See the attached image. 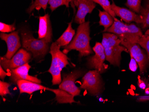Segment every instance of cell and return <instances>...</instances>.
Instances as JSON below:
<instances>
[{
	"instance_id": "obj_27",
	"label": "cell",
	"mask_w": 149,
	"mask_h": 112,
	"mask_svg": "<svg viewBox=\"0 0 149 112\" xmlns=\"http://www.w3.org/2000/svg\"><path fill=\"white\" fill-rule=\"evenodd\" d=\"M130 61L129 63V69L132 72H135L137 71L138 68V64L132 56H130Z\"/></svg>"
},
{
	"instance_id": "obj_23",
	"label": "cell",
	"mask_w": 149,
	"mask_h": 112,
	"mask_svg": "<svg viewBox=\"0 0 149 112\" xmlns=\"http://www.w3.org/2000/svg\"><path fill=\"white\" fill-rule=\"evenodd\" d=\"M125 6L131 10L136 13H139L141 7V0H126Z\"/></svg>"
},
{
	"instance_id": "obj_18",
	"label": "cell",
	"mask_w": 149,
	"mask_h": 112,
	"mask_svg": "<svg viewBox=\"0 0 149 112\" xmlns=\"http://www.w3.org/2000/svg\"><path fill=\"white\" fill-rule=\"evenodd\" d=\"M99 16L100 17V25L103 26L104 30L103 32L109 28L113 25L114 22V17H113L109 13L105 11H101L99 10Z\"/></svg>"
},
{
	"instance_id": "obj_25",
	"label": "cell",
	"mask_w": 149,
	"mask_h": 112,
	"mask_svg": "<svg viewBox=\"0 0 149 112\" xmlns=\"http://www.w3.org/2000/svg\"><path fill=\"white\" fill-rule=\"evenodd\" d=\"M10 84L4 81H0V95L2 97H5L8 94H10L9 88Z\"/></svg>"
},
{
	"instance_id": "obj_15",
	"label": "cell",
	"mask_w": 149,
	"mask_h": 112,
	"mask_svg": "<svg viewBox=\"0 0 149 112\" xmlns=\"http://www.w3.org/2000/svg\"><path fill=\"white\" fill-rule=\"evenodd\" d=\"M112 1L111 8L116 16L119 17L126 23H129L132 22H134L138 24H141L142 18L140 15H137L133 11L126 8L118 6L115 5L113 0Z\"/></svg>"
},
{
	"instance_id": "obj_11",
	"label": "cell",
	"mask_w": 149,
	"mask_h": 112,
	"mask_svg": "<svg viewBox=\"0 0 149 112\" xmlns=\"http://www.w3.org/2000/svg\"><path fill=\"white\" fill-rule=\"evenodd\" d=\"M84 73V72L82 70H75L68 74H64L63 81L59 84V89L66 91L74 97L79 96L81 90L76 86L75 81L81 77Z\"/></svg>"
},
{
	"instance_id": "obj_22",
	"label": "cell",
	"mask_w": 149,
	"mask_h": 112,
	"mask_svg": "<svg viewBox=\"0 0 149 112\" xmlns=\"http://www.w3.org/2000/svg\"><path fill=\"white\" fill-rule=\"evenodd\" d=\"M96 4H99L104 11L109 13L113 17H115L116 15L111 8V4L109 0H93Z\"/></svg>"
},
{
	"instance_id": "obj_2",
	"label": "cell",
	"mask_w": 149,
	"mask_h": 112,
	"mask_svg": "<svg viewBox=\"0 0 149 112\" xmlns=\"http://www.w3.org/2000/svg\"><path fill=\"white\" fill-rule=\"evenodd\" d=\"M121 41L118 36L110 33L103 34L102 45L104 48L106 60L112 65L119 67L121 53L129 51L124 46H121Z\"/></svg>"
},
{
	"instance_id": "obj_7",
	"label": "cell",
	"mask_w": 149,
	"mask_h": 112,
	"mask_svg": "<svg viewBox=\"0 0 149 112\" xmlns=\"http://www.w3.org/2000/svg\"><path fill=\"white\" fill-rule=\"evenodd\" d=\"M100 73L96 70L86 73L82 78L80 88L86 90L90 95L97 96L102 92L103 84Z\"/></svg>"
},
{
	"instance_id": "obj_20",
	"label": "cell",
	"mask_w": 149,
	"mask_h": 112,
	"mask_svg": "<svg viewBox=\"0 0 149 112\" xmlns=\"http://www.w3.org/2000/svg\"><path fill=\"white\" fill-rule=\"evenodd\" d=\"M49 1V0H35V1L27 10V12L28 14H31L35 9L38 10L40 8H42L44 11H46Z\"/></svg>"
},
{
	"instance_id": "obj_9",
	"label": "cell",
	"mask_w": 149,
	"mask_h": 112,
	"mask_svg": "<svg viewBox=\"0 0 149 112\" xmlns=\"http://www.w3.org/2000/svg\"><path fill=\"white\" fill-rule=\"evenodd\" d=\"M93 50L95 55L87 58V66L90 69L97 70L101 74L104 72L108 67L104 63L106 60L104 48L102 43L97 42Z\"/></svg>"
},
{
	"instance_id": "obj_26",
	"label": "cell",
	"mask_w": 149,
	"mask_h": 112,
	"mask_svg": "<svg viewBox=\"0 0 149 112\" xmlns=\"http://www.w3.org/2000/svg\"><path fill=\"white\" fill-rule=\"evenodd\" d=\"M15 23L12 25H8L3 22H0V31L2 33L12 32L15 30Z\"/></svg>"
},
{
	"instance_id": "obj_16",
	"label": "cell",
	"mask_w": 149,
	"mask_h": 112,
	"mask_svg": "<svg viewBox=\"0 0 149 112\" xmlns=\"http://www.w3.org/2000/svg\"><path fill=\"white\" fill-rule=\"evenodd\" d=\"M38 38L42 39L48 43L52 41V30L50 21V16L48 14L39 17Z\"/></svg>"
},
{
	"instance_id": "obj_1",
	"label": "cell",
	"mask_w": 149,
	"mask_h": 112,
	"mask_svg": "<svg viewBox=\"0 0 149 112\" xmlns=\"http://www.w3.org/2000/svg\"><path fill=\"white\" fill-rule=\"evenodd\" d=\"M90 32L89 21L79 24L72 40L68 45L63 47V53L67 55L72 50H76L79 52L80 58L93 54V51L90 45Z\"/></svg>"
},
{
	"instance_id": "obj_10",
	"label": "cell",
	"mask_w": 149,
	"mask_h": 112,
	"mask_svg": "<svg viewBox=\"0 0 149 112\" xmlns=\"http://www.w3.org/2000/svg\"><path fill=\"white\" fill-rule=\"evenodd\" d=\"M120 44L127 48L130 56L134 57L138 63L141 73H143L149 61V58L145 51L141 49L138 43L121 41Z\"/></svg>"
},
{
	"instance_id": "obj_19",
	"label": "cell",
	"mask_w": 149,
	"mask_h": 112,
	"mask_svg": "<svg viewBox=\"0 0 149 112\" xmlns=\"http://www.w3.org/2000/svg\"><path fill=\"white\" fill-rule=\"evenodd\" d=\"M139 15L142 18V27L143 28L149 27V0H145L144 5L141 7Z\"/></svg>"
},
{
	"instance_id": "obj_4",
	"label": "cell",
	"mask_w": 149,
	"mask_h": 112,
	"mask_svg": "<svg viewBox=\"0 0 149 112\" xmlns=\"http://www.w3.org/2000/svg\"><path fill=\"white\" fill-rule=\"evenodd\" d=\"M16 84L19 89L20 93H26L27 94H32L36 91L39 90H47L51 91L55 93L56 95V100L58 103L64 104L77 102L74 101V96L67 93L64 90L60 89H52L47 88L42 85H40V83H36L30 81L26 80H19L17 81Z\"/></svg>"
},
{
	"instance_id": "obj_24",
	"label": "cell",
	"mask_w": 149,
	"mask_h": 112,
	"mask_svg": "<svg viewBox=\"0 0 149 112\" xmlns=\"http://www.w3.org/2000/svg\"><path fill=\"white\" fill-rule=\"evenodd\" d=\"M138 43L141 47L145 49L149 58V36L146 34L143 35L139 39Z\"/></svg>"
},
{
	"instance_id": "obj_17",
	"label": "cell",
	"mask_w": 149,
	"mask_h": 112,
	"mask_svg": "<svg viewBox=\"0 0 149 112\" xmlns=\"http://www.w3.org/2000/svg\"><path fill=\"white\" fill-rule=\"evenodd\" d=\"M75 33V31L72 27V22H69L68 24V26L65 31L56 41V42L60 47L67 46L72 40Z\"/></svg>"
},
{
	"instance_id": "obj_12",
	"label": "cell",
	"mask_w": 149,
	"mask_h": 112,
	"mask_svg": "<svg viewBox=\"0 0 149 112\" xmlns=\"http://www.w3.org/2000/svg\"><path fill=\"white\" fill-rule=\"evenodd\" d=\"M73 2L78 9L74 22L79 24L85 22L87 14H91L97 6L93 0H74Z\"/></svg>"
},
{
	"instance_id": "obj_8",
	"label": "cell",
	"mask_w": 149,
	"mask_h": 112,
	"mask_svg": "<svg viewBox=\"0 0 149 112\" xmlns=\"http://www.w3.org/2000/svg\"><path fill=\"white\" fill-rule=\"evenodd\" d=\"M32 58V54L25 49H21L10 60L1 57L0 64L3 69L10 72L22 65L28 63Z\"/></svg>"
},
{
	"instance_id": "obj_29",
	"label": "cell",
	"mask_w": 149,
	"mask_h": 112,
	"mask_svg": "<svg viewBox=\"0 0 149 112\" xmlns=\"http://www.w3.org/2000/svg\"><path fill=\"white\" fill-rule=\"evenodd\" d=\"M139 87L141 89H145L146 88V84L143 81H139L138 83Z\"/></svg>"
},
{
	"instance_id": "obj_3",
	"label": "cell",
	"mask_w": 149,
	"mask_h": 112,
	"mask_svg": "<svg viewBox=\"0 0 149 112\" xmlns=\"http://www.w3.org/2000/svg\"><path fill=\"white\" fill-rule=\"evenodd\" d=\"M105 32L116 35L121 41L133 43H138L139 39L143 35L141 30L135 24H125L116 17H114L113 25Z\"/></svg>"
},
{
	"instance_id": "obj_31",
	"label": "cell",
	"mask_w": 149,
	"mask_h": 112,
	"mask_svg": "<svg viewBox=\"0 0 149 112\" xmlns=\"http://www.w3.org/2000/svg\"><path fill=\"white\" fill-rule=\"evenodd\" d=\"M32 1H33V0H32Z\"/></svg>"
},
{
	"instance_id": "obj_14",
	"label": "cell",
	"mask_w": 149,
	"mask_h": 112,
	"mask_svg": "<svg viewBox=\"0 0 149 112\" xmlns=\"http://www.w3.org/2000/svg\"><path fill=\"white\" fill-rule=\"evenodd\" d=\"M31 67L29 63H27L22 66L10 71V81L12 83L16 84L19 80H26L36 83H41V81L36 77H33L29 75V71Z\"/></svg>"
},
{
	"instance_id": "obj_30",
	"label": "cell",
	"mask_w": 149,
	"mask_h": 112,
	"mask_svg": "<svg viewBox=\"0 0 149 112\" xmlns=\"http://www.w3.org/2000/svg\"><path fill=\"white\" fill-rule=\"evenodd\" d=\"M145 34L146 35H147L149 36V29H148V30H147V31H146Z\"/></svg>"
},
{
	"instance_id": "obj_6",
	"label": "cell",
	"mask_w": 149,
	"mask_h": 112,
	"mask_svg": "<svg viewBox=\"0 0 149 112\" xmlns=\"http://www.w3.org/2000/svg\"><path fill=\"white\" fill-rule=\"evenodd\" d=\"M60 46L55 42L50 47L49 53L52 55L51 67L48 72L52 77V85L60 84L62 82L61 72L63 68L69 65L68 57L60 50Z\"/></svg>"
},
{
	"instance_id": "obj_13",
	"label": "cell",
	"mask_w": 149,
	"mask_h": 112,
	"mask_svg": "<svg viewBox=\"0 0 149 112\" xmlns=\"http://www.w3.org/2000/svg\"><path fill=\"white\" fill-rule=\"evenodd\" d=\"M0 37L2 40L6 42L7 46V51L4 56L10 60L21 47L18 32L13 31L9 34L1 32Z\"/></svg>"
},
{
	"instance_id": "obj_28",
	"label": "cell",
	"mask_w": 149,
	"mask_h": 112,
	"mask_svg": "<svg viewBox=\"0 0 149 112\" xmlns=\"http://www.w3.org/2000/svg\"><path fill=\"white\" fill-rule=\"evenodd\" d=\"M7 76L6 72L4 71V69L1 66H0V78L4 81L5 77Z\"/></svg>"
},
{
	"instance_id": "obj_5",
	"label": "cell",
	"mask_w": 149,
	"mask_h": 112,
	"mask_svg": "<svg viewBox=\"0 0 149 112\" xmlns=\"http://www.w3.org/2000/svg\"><path fill=\"white\" fill-rule=\"evenodd\" d=\"M22 47L31 52L33 58L42 60L48 53L50 43L42 39L35 38L29 30L23 29L20 32Z\"/></svg>"
},
{
	"instance_id": "obj_21",
	"label": "cell",
	"mask_w": 149,
	"mask_h": 112,
	"mask_svg": "<svg viewBox=\"0 0 149 112\" xmlns=\"http://www.w3.org/2000/svg\"><path fill=\"white\" fill-rule=\"evenodd\" d=\"M73 1L74 0H49L48 4L51 11L53 12L60 6H65L67 8H69L70 2Z\"/></svg>"
}]
</instances>
